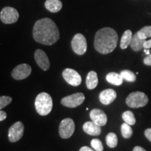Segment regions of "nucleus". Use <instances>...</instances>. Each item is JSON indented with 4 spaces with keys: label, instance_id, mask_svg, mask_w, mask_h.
Masks as SVG:
<instances>
[{
    "label": "nucleus",
    "instance_id": "f257e3e1",
    "mask_svg": "<svg viewBox=\"0 0 151 151\" xmlns=\"http://www.w3.org/2000/svg\"><path fill=\"white\" fill-rule=\"evenodd\" d=\"M33 37L37 42L51 46L60 39V32L51 19L45 18L35 22L33 27Z\"/></svg>",
    "mask_w": 151,
    "mask_h": 151
},
{
    "label": "nucleus",
    "instance_id": "f03ea898",
    "mask_svg": "<svg viewBox=\"0 0 151 151\" xmlns=\"http://www.w3.org/2000/svg\"><path fill=\"white\" fill-rule=\"evenodd\" d=\"M118 41V34L110 27H104L97 32L94 37V46L101 54H109L116 48Z\"/></svg>",
    "mask_w": 151,
    "mask_h": 151
},
{
    "label": "nucleus",
    "instance_id": "7ed1b4c3",
    "mask_svg": "<svg viewBox=\"0 0 151 151\" xmlns=\"http://www.w3.org/2000/svg\"><path fill=\"white\" fill-rule=\"evenodd\" d=\"M36 111L41 116H47L51 112L52 100L50 94L46 92L39 94L35 99Z\"/></svg>",
    "mask_w": 151,
    "mask_h": 151
},
{
    "label": "nucleus",
    "instance_id": "20e7f679",
    "mask_svg": "<svg viewBox=\"0 0 151 151\" xmlns=\"http://www.w3.org/2000/svg\"><path fill=\"white\" fill-rule=\"evenodd\" d=\"M148 102V97L142 92H134L130 93L126 99V104L130 108L137 109L145 106Z\"/></svg>",
    "mask_w": 151,
    "mask_h": 151
},
{
    "label": "nucleus",
    "instance_id": "39448f33",
    "mask_svg": "<svg viewBox=\"0 0 151 151\" xmlns=\"http://www.w3.org/2000/svg\"><path fill=\"white\" fill-rule=\"evenodd\" d=\"M87 41L82 34H76L71 41V48L73 52L78 55H84L87 51Z\"/></svg>",
    "mask_w": 151,
    "mask_h": 151
},
{
    "label": "nucleus",
    "instance_id": "423d86ee",
    "mask_svg": "<svg viewBox=\"0 0 151 151\" xmlns=\"http://www.w3.org/2000/svg\"><path fill=\"white\" fill-rule=\"evenodd\" d=\"M75 131V124L72 119L65 118L62 120L59 127V134L62 139H69Z\"/></svg>",
    "mask_w": 151,
    "mask_h": 151
},
{
    "label": "nucleus",
    "instance_id": "0eeeda50",
    "mask_svg": "<svg viewBox=\"0 0 151 151\" xmlns=\"http://www.w3.org/2000/svg\"><path fill=\"white\" fill-rule=\"evenodd\" d=\"M19 14L18 11L13 7H4L0 14V19L4 24H13L18 21Z\"/></svg>",
    "mask_w": 151,
    "mask_h": 151
},
{
    "label": "nucleus",
    "instance_id": "6e6552de",
    "mask_svg": "<svg viewBox=\"0 0 151 151\" xmlns=\"http://www.w3.org/2000/svg\"><path fill=\"white\" fill-rule=\"evenodd\" d=\"M85 95L81 92H78L62 98L61 104L68 108H76L83 103Z\"/></svg>",
    "mask_w": 151,
    "mask_h": 151
},
{
    "label": "nucleus",
    "instance_id": "1a4fd4ad",
    "mask_svg": "<svg viewBox=\"0 0 151 151\" xmlns=\"http://www.w3.org/2000/svg\"><path fill=\"white\" fill-rule=\"evenodd\" d=\"M24 132V124L22 122H15L9 129V140L11 143H15L21 139Z\"/></svg>",
    "mask_w": 151,
    "mask_h": 151
},
{
    "label": "nucleus",
    "instance_id": "9d476101",
    "mask_svg": "<svg viewBox=\"0 0 151 151\" xmlns=\"http://www.w3.org/2000/svg\"><path fill=\"white\" fill-rule=\"evenodd\" d=\"M62 76L68 83L72 86H80L82 81L81 75L74 69L70 68H67L63 71Z\"/></svg>",
    "mask_w": 151,
    "mask_h": 151
},
{
    "label": "nucleus",
    "instance_id": "9b49d317",
    "mask_svg": "<svg viewBox=\"0 0 151 151\" xmlns=\"http://www.w3.org/2000/svg\"><path fill=\"white\" fill-rule=\"evenodd\" d=\"M32 73V68L27 64H22L16 67L12 71L11 76L15 80H23L27 78Z\"/></svg>",
    "mask_w": 151,
    "mask_h": 151
},
{
    "label": "nucleus",
    "instance_id": "f8f14e48",
    "mask_svg": "<svg viewBox=\"0 0 151 151\" xmlns=\"http://www.w3.org/2000/svg\"><path fill=\"white\" fill-rule=\"evenodd\" d=\"M35 59L41 69L44 71L48 70L50 68V61L46 52L43 50L41 49H37L35 52Z\"/></svg>",
    "mask_w": 151,
    "mask_h": 151
},
{
    "label": "nucleus",
    "instance_id": "ddd939ff",
    "mask_svg": "<svg viewBox=\"0 0 151 151\" xmlns=\"http://www.w3.org/2000/svg\"><path fill=\"white\" fill-rule=\"evenodd\" d=\"M90 117L91 118L92 121L97 125L104 126L107 122V116L106 113L101 111V109H94L90 111Z\"/></svg>",
    "mask_w": 151,
    "mask_h": 151
},
{
    "label": "nucleus",
    "instance_id": "4468645a",
    "mask_svg": "<svg viewBox=\"0 0 151 151\" xmlns=\"http://www.w3.org/2000/svg\"><path fill=\"white\" fill-rule=\"evenodd\" d=\"M117 93L113 89H106L100 92L99 98L100 101L104 105L110 104L116 99Z\"/></svg>",
    "mask_w": 151,
    "mask_h": 151
},
{
    "label": "nucleus",
    "instance_id": "2eb2a0df",
    "mask_svg": "<svg viewBox=\"0 0 151 151\" xmlns=\"http://www.w3.org/2000/svg\"><path fill=\"white\" fill-rule=\"evenodd\" d=\"M83 131L90 136H99L101 132V127L92 121H88L83 126Z\"/></svg>",
    "mask_w": 151,
    "mask_h": 151
},
{
    "label": "nucleus",
    "instance_id": "dca6fc26",
    "mask_svg": "<svg viewBox=\"0 0 151 151\" xmlns=\"http://www.w3.org/2000/svg\"><path fill=\"white\" fill-rule=\"evenodd\" d=\"M45 7L50 12L57 13L62 9V4L60 0H46Z\"/></svg>",
    "mask_w": 151,
    "mask_h": 151
},
{
    "label": "nucleus",
    "instance_id": "f3484780",
    "mask_svg": "<svg viewBox=\"0 0 151 151\" xmlns=\"http://www.w3.org/2000/svg\"><path fill=\"white\" fill-rule=\"evenodd\" d=\"M106 79L108 81L109 83L114 85V86H121L123 83V78L120 73H118L116 72L109 73L106 76Z\"/></svg>",
    "mask_w": 151,
    "mask_h": 151
},
{
    "label": "nucleus",
    "instance_id": "a211bd4d",
    "mask_svg": "<svg viewBox=\"0 0 151 151\" xmlns=\"http://www.w3.org/2000/svg\"><path fill=\"white\" fill-rule=\"evenodd\" d=\"M98 85V77L95 71H91L86 77V86L89 90H93Z\"/></svg>",
    "mask_w": 151,
    "mask_h": 151
},
{
    "label": "nucleus",
    "instance_id": "6ab92c4d",
    "mask_svg": "<svg viewBox=\"0 0 151 151\" xmlns=\"http://www.w3.org/2000/svg\"><path fill=\"white\" fill-rule=\"evenodd\" d=\"M145 41H146V39H140L138 36L137 33H136L132 37L131 43H130L129 46H131L132 49L134 51H139L143 48V44H144Z\"/></svg>",
    "mask_w": 151,
    "mask_h": 151
},
{
    "label": "nucleus",
    "instance_id": "aec40b11",
    "mask_svg": "<svg viewBox=\"0 0 151 151\" xmlns=\"http://www.w3.org/2000/svg\"><path fill=\"white\" fill-rule=\"evenodd\" d=\"M132 37V32L131 30L127 29L123 33V35L122 36L121 41H120V48L121 49H126L129 46L130 43H131Z\"/></svg>",
    "mask_w": 151,
    "mask_h": 151
},
{
    "label": "nucleus",
    "instance_id": "412c9836",
    "mask_svg": "<svg viewBox=\"0 0 151 151\" xmlns=\"http://www.w3.org/2000/svg\"><path fill=\"white\" fill-rule=\"evenodd\" d=\"M106 141L107 146L109 148H116L118 145V137L116 134L111 132V133H109L106 137Z\"/></svg>",
    "mask_w": 151,
    "mask_h": 151
},
{
    "label": "nucleus",
    "instance_id": "4be33fe9",
    "mask_svg": "<svg viewBox=\"0 0 151 151\" xmlns=\"http://www.w3.org/2000/svg\"><path fill=\"white\" fill-rule=\"evenodd\" d=\"M122 118L126 123L129 124V125H134L136 123V119L134 113L130 111H124L122 113Z\"/></svg>",
    "mask_w": 151,
    "mask_h": 151
},
{
    "label": "nucleus",
    "instance_id": "5701e85b",
    "mask_svg": "<svg viewBox=\"0 0 151 151\" xmlns=\"http://www.w3.org/2000/svg\"><path fill=\"white\" fill-rule=\"evenodd\" d=\"M121 133L124 139H129L133 134V130L129 124L124 122L121 125Z\"/></svg>",
    "mask_w": 151,
    "mask_h": 151
},
{
    "label": "nucleus",
    "instance_id": "b1692460",
    "mask_svg": "<svg viewBox=\"0 0 151 151\" xmlns=\"http://www.w3.org/2000/svg\"><path fill=\"white\" fill-rule=\"evenodd\" d=\"M137 35L141 39H146L151 37V26H145L137 32Z\"/></svg>",
    "mask_w": 151,
    "mask_h": 151
},
{
    "label": "nucleus",
    "instance_id": "393cba45",
    "mask_svg": "<svg viewBox=\"0 0 151 151\" xmlns=\"http://www.w3.org/2000/svg\"><path fill=\"white\" fill-rule=\"evenodd\" d=\"M120 74L124 80L127 81L128 82H134L137 79L135 73L129 70H122L120 72Z\"/></svg>",
    "mask_w": 151,
    "mask_h": 151
},
{
    "label": "nucleus",
    "instance_id": "a878e982",
    "mask_svg": "<svg viewBox=\"0 0 151 151\" xmlns=\"http://www.w3.org/2000/svg\"><path fill=\"white\" fill-rule=\"evenodd\" d=\"M91 146L95 151H103L104 146L101 141L98 139H94L91 141Z\"/></svg>",
    "mask_w": 151,
    "mask_h": 151
},
{
    "label": "nucleus",
    "instance_id": "bb28decb",
    "mask_svg": "<svg viewBox=\"0 0 151 151\" xmlns=\"http://www.w3.org/2000/svg\"><path fill=\"white\" fill-rule=\"evenodd\" d=\"M11 101H12V98L9 96H1L0 97V110L10 104Z\"/></svg>",
    "mask_w": 151,
    "mask_h": 151
},
{
    "label": "nucleus",
    "instance_id": "cd10ccee",
    "mask_svg": "<svg viewBox=\"0 0 151 151\" xmlns=\"http://www.w3.org/2000/svg\"><path fill=\"white\" fill-rule=\"evenodd\" d=\"M143 63L146 65L151 66V53L148 55H147L143 60Z\"/></svg>",
    "mask_w": 151,
    "mask_h": 151
},
{
    "label": "nucleus",
    "instance_id": "c85d7f7f",
    "mask_svg": "<svg viewBox=\"0 0 151 151\" xmlns=\"http://www.w3.org/2000/svg\"><path fill=\"white\" fill-rule=\"evenodd\" d=\"M144 134L145 137H146L149 141H151V128H148V129L145 130Z\"/></svg>",
    "mask_w": 151,
    "mask_h": 151
},
{
    "label": "nucleus",
    "instance_id": "c756f323",
    "mask_svg": "<svg viewBox=\"0 0 151 151\" xmlns=\"http://www.w3.org/2000/svg\"><path fill=\"white\" fill-rule=\"evenodd\" d=\"M6 113L5 111H3L1 110H0V121H3L6 118Z\"/></svg>",
    "mask_w": 151,
    "mask_h": 151
},
{
    "label": "nucleus",
    "instance_id": "7c9ffc66",
    "mask_svg": "<svg viewBox=\"0 0 151 151\" xmlns=\"http://www.w3.org/2000/svg\"><path fill=\"white\" fill-rule=\"evenodd\" d=\"M143 48L146 49H150L151 48V39L145 41L144 44H143Z\"/></svg>",
    "mask_w": 151,
    "mask_h": 151
},
{
    "label": "nucleus",
    "instance_id": "2f4dec72",
    "mask_svg": "<svg viewBox=\"0 0 151 151\" xmlns=\"http://www.w3.org/2000/svg\"><path fill=\"white\" fill-rule=\"evenodd\" d=\"M79 151H94V150H93L92 148H90L88 146H83L80 149V150Z\"/></svg>",
    "mask_w": 151,
    "mask_h": 151
},
{
    "label": "nucleus",
    "instance_id": "473e14b6",
    "mask_svg": "<svg viewBox=\"0 0 151 151\" xmlns=\"http://www.w3.org/2000/svg\"><path fill=\"white\" fill-rule=\"evenodd\" d=\"M133 151H146V150L141 146H135L133 149Z\"/></svg>",
    "mask_w": 151,
    "mask_h": 151
},
{
    "label": "nucleus",
    "instance_id": "72a5a7b5",
    "mask_svg": "<svg viewBox=\"0 0 151 151\" xmlns=\"http://www.w3.org/2000/svg\"><path fill=\"white\" fill-rule=\"evenodd\" d=\"M144 52L146 53L147 55H148L150 54V50H149V49H146V48H144Z\"/></svg>",
    "mask_w": 151,
    "mask_h": 151
}]
</instances>
